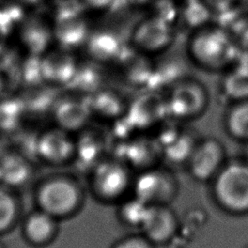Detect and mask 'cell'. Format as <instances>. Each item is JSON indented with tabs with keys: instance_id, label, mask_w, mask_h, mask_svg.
I'll use <instances>...</instances> for the list:
<instances>
[{
	"instance_id": "15",
	"label": "cell",
	"mask_w": 248,
	"mask_h": 248,
	"mask_svg": "<svg viewBox=\"0 0 248 248\" xmlns=\"http://www.w3.org/2000/svg\"><path fill=\"white\" fill-rule=\"evenodd\" d=\"M21 216V204L12 188L0 184V234L12 231Z\"/></svg>"
},
{
	"instance_id": "11",
	"label": "cell",
	"mask_w": 248,
	"mask_h": 248,
	"mask_svg": "<svg viewBox=\"0 0 248 248\" xmlns=\"http://www.w3.org/2000/svg\"><path fill=\"white\" fill-rule=\"evenodd\" d=\"M134 44L143 52H157L166 48L171 42L172 32L168 22L162 18L143 20L136 28Z\"/></svg>"
},
{
	"instance_id": "2",
	"label": "cell",
	"mask_w": 248,
	"mask_h": 248,
	"mask_svg": "<svg viewBox=\"0 0 248 248\" xmlns=\"http://www.w3.org/2000/svg\"><path fill=\"white\" fill-rule=\"evenodd\" d=\"M210 182L213 198L222 209L232 214L248 213L247 161H227Z\"/></svg>"
},
{
	"instance_id": "5",
	"label": "cell",
	"mask_w": 248,
	"mask_h": 248,
	"mask_svg": "<svg viewBox=\"0 0 248 248\" xmlns=\"http://www.w3.org/2000/svg\"><path fill=\"white\" fill-rule=\"evenodd\" d=\"M132 191L150 205L169 204L177 194V184L170 171L151 167L134 178Z\"/></svg>"
},
{
	"instance_id": "7",
	"label": "cell",
	"mask_w": 248,
	"mask_h": 248,
	"mask_svg": "<svg viewBox=\"0 0 248 248\" xmlns=\"http://www.w3.org/2000/svg\"><path fill=\"white\" fill-rule=\"evenodd\" d=\"M227 163L224 145L214 138L197 141L188 161L192 177L201 182L211 181Z\"/></svg>"
},
{
	"instance_id": "3",
	"label": "cell",
	"mask_w": 248,
	"mask_h": 248,
	"mask_svg": "<svg viewBox=\"0 0 248 248\" xmlns=\"http://www.w3.org/2000/svg\"><path fill=\"white\" fill-rule=\"evenodd\" d=\"M237 47L227 30L204 27L197 31L189 45L190 56L195 63L206 70L228 69L234 64Z\"/></svg>"
},
{
	"instance_id": "24",
	"label": "cell",
	"mask_w": 248,
	"mask_h": 248,
	"mask_svg": "<svg viewBox=\"0 0 248 248\" xmlns=\"http://www.w3.org/2000/svg\"><path fill=\"white\" fill-rule=\"evenodd\" d=\"M111 0H86V2L92 6V7H98L102 8L105 6H108L110 3Z\"/></svg>"
},
{
	"instance_id": "21",
	"label": "cell",
	"mask_w": 248,
	"mask_h": 248,
	"mask_svg": "<svg viewBox=\"0 0 248 248\" xmlns=\"http://www.w3.org/2000/svg\"><path fill=\"white\" fill-rule=\"evenodd\" d=\"M89 48L94 57L101 60L110 59L120 52L117 39L108 33H100L93 36Z\"/></svg>"
},
{
	"instance_id": "4",
	"label": "cell",
	"mask_w": 248,
	"mask_h": 248,
	"mask_svg": "<svg viewBox=\"0 0 248 248\" xmlns=\"http://www.w3.org/2000/svg\"><path fill=\"white\" fill-rule=\"evenodd\" d=\"M134 177L129 165L119 159L99 161L90 172L89 188L95 198L103 202H116L132 191Z\"/></svg>"
},
{
	"instance_id": "23",
	"label": "cell",
	"mask_w": 248,
	"mask_h": 248,
	"mask_svg": "<svg viewBox=\"0 0 248 248\" xmlns=\"http://www.w3.org/2000/svg\"><path fill=\"white\" fill-rule=\"evenodd\" d=\"M110 248H155V244L141 234H131L118 239Z\"/></svg>"
},
{
	"instance_id": "18",
	"label": "cell",
	"mask_w": 248,
	"mask_h": 248,
	"mask_svg": "<svg viewBox=\"0 0 248 248\" xmlns=\"http://www.w3.org/2000/svg\"><path fill=\"white\" fill-rule=\"evenodd\" d=\"M225 126L232 138L248 142V99L233 102L226 113Z\"/></svg>"
},
{
	"instance_id": "12",
	"label": "cell",
	"mask_w": 248,
	"mask_h": 248,
	"mask_svg": "<svg viewBox=\"0 0 248 248\" xmlns=\"http://www.w3.org/2000/svg\"><path fill=\"white\" fill-rule=\"evenodd\" d=\"M222 90L232 103L248 99V61L234 63L227 69Z\"/></svg>"
},
{
	"instance_id": "1",
	"label": "cell",
	"mask_w": 248,
	"mask_h": 248,
	"mask_svg": "<svg viewBox=\"0 0 248 248\" xmlns=\"http://www.w3.org/2000/svg\"><path fill=\"white\" fill-rule=\"evenodd\" d=\"M38 208L58 220L77 214L84 203L83 187L77 178L69 174H52L42 179L35 189Z\"/></svg>"
},
{
	"instance_id": "27",
	"label": "cell",
	"mask_w": 248,
	"mask_h": 248,
	"mask_svg": "<svg viewBox=\"0 0 248 248\" xmlns=\"http://www.w3.org/2000/svg\"><path fill=\"white\" fill-rule=\"evenodd\" d=\"M247 144H248V142H247ZM246 161L248 163V146H247V159H246Z\"/></svg>"
},
{
	"instance_id": "13",
	"label": "cell",
	"mask_w": 248,
	"mask_h": 248,
	"mask_svg": "<svg viewBox=\"0 0 248 248\" xmlns=\"http://www.w3.org/2000/svg\"><path fill=\"white\" fill-rule=\"evenodd\" d=\"M42 70L44 78L55 82H67L75 75V63L68 53L54 51L42 60Z\"/></svg>"
},
{
	"instance_id": "22",
	"label": "cell",
	"mask_w": 248,
	"mask_h": 248,
	"mask_svg": "<svg viewBox=\"0 0 248 248\" xmlns=\"http://www.w3.org/2000/svg\"><path fill=\"white\" fill-rule=\"evenodd\" d=\"M23 40L25 45L33 53H39L46 46L49 36L46 28L40 24H30L23 31Z\"/></svg>"
},
{
	"instance_id": "10",
	"label": "cell",
	"mask_w": 248,
	"mask_h": 248,
	"mask_svg": "<svg viewBox=\"0 0 248 248\" xmlns=\"http://www.w3.org/2000/svg\"><path fill=\"white\" fill-rule=\"evenodd\" d=\"M59 221L54 216L36 207L21 221L23 239L33 247H46L51 244L59 232Z\"/></svg>"
},
{
	"instance_id": "17",
	"label": "cell",
	"mask_w": 248,
	"mask_h": 248,
	"mask_svg": "<svg viewBox=\"0 0 248 248\" xmlns=\"http://www.w3.org/2000/svg\"><path fill=\"white\" fill-rule=\"evenodd\" d=\"M55 35L65 46H77L86 35V25L77 15H59L55 26Z\"/></svg>"
},
{
	"instance_id": "26",
	"label": "cell",
	"mask_w": 248,
	"mask_h": 248,
	"mask_svg": "<svg viewBox=\"0 0 248 248\" xmlns=\"http://www.w3.org/2000/svg\"><path fill=\"white\" fill-rule=\"evenodd\" d=\"M0 248H5V245L0 241Z\"/></svg>"
},
{
	"instance_id": "8",
	"label": "cell",
	"mask_w": 248,
	"mask_h": 248,
	"mask_svg": "<svg viewBox=\"0 0 248 248\" xmlns=\"http://www.w3.org/2000/svg\"><path fill=\"white\" fill-rule=\"evenodd\" d=\"M36 154L46 164L63 165L76 156V141L71 132L54 127L42 132L36 138Z\"/></svg>"
},
{
	"instance_id": "19",
	"label": "cell",
	"mask_w": 248,
	"mask_h": 248,
	"mask_svg": "<svg viewBox=\"0 0 248 248\" xmlns=\"http://www.w3.org/2000/svg\"><path fill=\"white\" fill-rule=\"evenodd\" d=\"M150 206V204L133 196L131 199L121 201L118 216L125 225L140 228Z\"/></svg>"
},
{
	"instance_id": "16",
	"label": "cell",
	"mask_w": 248,
	"mask_h": 248,
	"mask_svg": "<svg viewBox=\"0 0 248 248\" xmlns=\"http://www.w3.org/2000/svg\"><path fill=\"white\" fill-rule=\"evenodd\" d=\"M90 108L80 102L66 101L55 109V117L59 127L73 132L79 129L86 121Z\"/></svg>"
},
{
	"instance_id": "14",
	"label": "cell",
	"mask_w": 248,
	"mask_h": 248,
	"mask_svg": "<svg viewBox=\"0 0 248 248\" xmlns=\"http://www.w3.org/2000/svg\"><path fill=\"white\" fill-rule=\"evenodd\" d=\"M29 165L24 157L17 154H7L0 157L1 185L13 189L21 185L29 177Z\"/></svg>"
},
{
	"instance_id": "9",
	"label": "cell",
	"mask_w": 248,
	"mask_h": 248,
	"mask_svg": "<svg viewBox=\"0 0 248 248\" xmlns=\"http://www.w3.org/2000/svg\"><path fill=\"white\" fill-rule=\"evenodd\" d=\"M140 229L141 233L155 245L165 244L176 235L179 223L169 204L151 205Z\"/></svg>"
},
{
	"instance_id": "6",
	"label": "cell",
	"mask_w": 248,
	"mask_h": 248,
	"mask_svg": "<svg viewBox=\"0 0 248 248\" xmlns=\"http://www.w3.org/2000/svg\"><path fill=\"white\" fill-rule=\"evenodd\" d=\"M207 93L204 86L194 79H180L174 83L166 98L168 114L185 120L199 116L206 108Z\"/></svg>"
},
{
	"instance_id": "25",
	"label": "cell",
	"mask_w": 248,
	"mask_h": 248,
	"mask_svg": "<svg viewBox=\"0 0 248 248\" xmlns=\"http://www.w3.org/2000/svg\"><path fill=\"white\" fill-rule=\"evenodd\" d=\"M20 1H22L24 3H28V4H33V3H36V2H38L40 0H20Z\"/></svg>"
},
{
	"instance_id": "20",
	"label": "cell",
	"mask_w": 248,
	"mask_h": 248,
	"mask_svg": "<svg viewBox=\"0 0 248 248\" xmlns=\"http://www.w3.org/2000/svg\"><path fill=\"white\" fill-rule=\"evenodd\" d=\"M197 140H193L188 134L180 133L161 146L164 155L173 163H187Z\"/></svg>"
}]
</instances>
